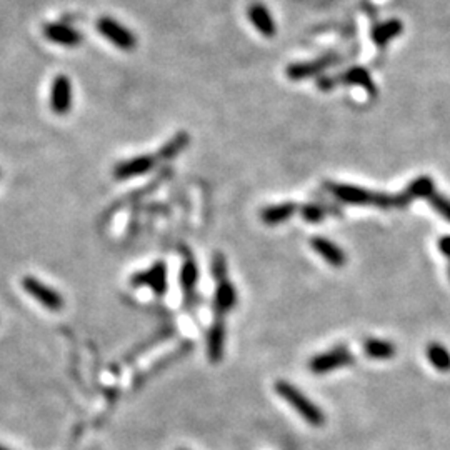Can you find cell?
Segmentation results:
<instances>
[{
    "instance_id": "6da1fadb",
    "label": "cell",
    "mask_w": 450,
    "mask_h": 450,
    "mask_svg": "<svg viewBox=\"0 0 450 450\" xmlns=\"http://www.w3.org/2000/svg\"><path fill=\"white\" fill-rule=\"evenodd\" d=\"M276 392L279 397H282L293 410L297 412L307 424H310L312 427H322L325 424V415L314 402L302 394L297 387H293L292 383L286 381H281L276 383Z\"/></svg>"
},
{
    "instance_id": "7a4b0ae2",
    "label": "cell",
    "mask_w": 450,
    "mask_h": 450,
    "mask_svg": "<svg viewBox=\"0 0 450 450\" xmlns=\"http://www.w3.org/2000/svg\"><path fill=\"white\" fill-rule=\"evenodd\" d=\"M97 30L99 34L117 47V49L124 52H132L137 47V37L134 32L129 30L125 26H122L120 22H117L112 17H101L97 21Z\"/></svg>"
},
{
    "instance_id": "3957f363",
    "label": "cell",
    "mask_w": 450,
    "mask_h": 450,
    "mask_svg": "<svg viewBox=\"0 0 450 450\" xmlns=\"http://www.w3.org/2000/svg\"><path fill=\"white\" fill-rule=\"evenodd\" d=\"M22 288L26 291L32 298H35L40 305H44L49 310H60L64 307V298L59 292L54 288L45 286L35 277H23L22 279Z\"/></svg>"
},
{
    "instance_id": "277c9868",
    "label": "cell",
    "mask_w": 450,
    "mask_h": 450,
    "mask_svg": "<svg viewBox=\"0 0 450 450\" xmlns=\"http://www.w3.org/2000/svg\"><path fill=\"white\" fill-rule=\"evenodd\" d=\"M130 283L135 288L139 287H150L154 293L162 296L167 292V265L164 262H155L152 267L144 270V272H137L132 276Z\"/></svg>"
},
{
    "instance_id": "5b68a950",
    "label": "cell",
    "mask_w": 450,
    "mask_h": 450,
    "mask_svg": "<svg viewBox=\"0 0 450 450\" xmlns=\"http://www.w3.org/2000/svg\"><path fill=\"white\" fill-rule=\"evenodd\" d=\"M50 108L57 116H67L72 108V82L67 75H57L52 82Z\"/></svg>"
},
{
    "instance_id": "8992f818",
    "label": "cell",
    "mask_w": 450,
    "mask_h": 450,
    "mask_svg": "<svg viewBox=\"0 0 450 450\" xmlns=\"http://www.w3.org/2000/svg\"><path fill=\"white\" fill-rule=\"evenodd\" d=\"M352 362V354L347 347H335L329 352L317 355L310 360V371L314 373H325Z\"/></svg>"
},
{
    "instance_id": "52a82bcc",
    "label": "cell",
    "mask_w": 450,
    "mask_h": 450,
    "mask_svg": "<svg viewBox=\"0 0 450 450\" xmlns=\"http://www.w3.org/2000/svg\"><path fill=\"white\" fill-rule=\"evenodd\" d=\"M42 34L47 40L54 42L57 45L62 47H77L82 44L84 37L77 28L67 26V23L49 22L42 27Z\"/></svg>"
},
{
    "instance_id": "ba28073f",
    "label": "cell",
    "mask_w": 450,
    "mask_h": 450,
    "mask_svg": "<svg viewBox=\"0 0 450 450\" xmlns=\"http://www.w3.org/2000/svg\"><path fill=\"white\" fill-rule=\"evenodd\" d=\"M334 64H337V55L330 54V55L322 57V59L319 60H314V62H305V64L300 62V64L288 65L286 74L291 80H304V79L315 77V75L322 74L325 69H329L330 65Z\"/></svg>"
},
{
    "instance_id": "9c48e42d",
    "label": "cell",
    "mask_w": 450,
    "mask_h": 450,
    "mask_svg": "<svg viewBox=\"0 0 450 450\" xmlns=\"http://www.w3.org/2000/svg\"><path fill=\"white\" fill-rule=\"evenodd\" d=\"M247 17L252 22V26L257 28L259 34L265 37V39H272L277 32V26L274 22L272 13L269 12V9L260 2L250 4L247 9Z\"/></svg>"
},
{
    "instance_id": "30bf717a",
    "label": "cell",
    "mask_w": 450,
    "mask_h": 450,
    "mask_svg": "<svg viewBox=\"0 0 450 450\" xmlns=\"http://www.w3.org/2000/svg\"><path fill=\"white\" fill-rule=\"evenodd\" d=\"M155 160H157V157H152V155H139V157L125 160V162L116 165V169H113V177L118 180H125L150 172V170L155 167Z\"/></svg>"
},
{
    "instance_id": "8fae6325",
    "label": "cell",
    "mask_w": 450,
    "mask_h": 450,
    "mask_svg": "<svg viewBox=\"0 0 450 450\" xmlns=\"http://www.w3.org/2000/svg\"><path fill=\"white\" fill-rule=\"evenodd\" d=\"M225 322L217 320L212 324L207 334V357L210 362H220L224 359V350H225Z\"/></svg>"
},
{
    "instance_id": "7c38bea8",
    "label": "cell",
    "mask_w": 450,
    "mask_h": 450,
    "mask_svg": "<svg viewBox=\"0 0 450 450\" xmlns=\"http://www.w3.org/2000/svg\"><path fill=\"white\" fill-rule=\"evenodd\" d=\"M296 210L297 206L291 202L279 203V206H269L260 212V220H262L265 225H279L283 224L287 219H291V217L296 214Z\"/></svg>"
},
{
    "instance_id": "4fadbf2b",
    "label": "cell",
    "mask_w": 450,
    "mask_h": 450,
    "mask_svg": "<svg viewBox=\"0 0 450 450\" xmlns=\"http://www.w3.org/2000/svg\"><path fill=\"white\" fill-rule=\"evenodd\" d=\"M237 291L235 287L232 286L229 281L219 282V287H217L215 292V300H214V307L215 312L219 315H224L227 312L232 310L237 304Z\"/></svg>"
},
{
    "instance_id": "5bb4252c",
    "label": "cell",
    "mask_w": 450,
    "mask_h": 450,
    "mask_svg": "<svg viewBox=\"0 0 450 450\" xmlns=\"http://www.w3.org/2000/svg\"><path fill=\"white\" fill-rule=\"evenodd\" d=\"M312 247L317 254H320L327 264L332 267H342L345 264V254L337 245L325 239H312Z\"/></svg>"
},
{
    "instance_id": "9a60e30c",
    "label": "cell",
    "mask_w": 450,
    "mask_h": 450,
    "mask_svg": "<svg viewBox=\"0 0 450 450\" xmlns=\"http://www.w3.org/2000/svg\"><path fill=\"white\" fill-rule=\"evenodd\" d=\"M189 140H191V137H189L187 132H179L177 135H174L172 139L167 142V144L162 145V149L159 150L157 159L170 160V159L177 157V155L182 152L184 149H187Z\"/></svg>"
},
{
    "instance_id": "2e32d148",
    "label": "cell",
    "mask_w": 450,
    "mask_h": 450,
    "mask_svg": "<svg viewBox=\"0 0 450 450\" xmlns=\"http://www.w3.org/2000/svg\"><path fill=\"white\" fill-rule=\"evenodd\" d=\"M364 350H366L367 357L372 359H392L395 354V347L387 340L378 339H369L364 342Z\"/></svg>"
},
{
    "instance_id": "e0dca14e",
    "label": "cell",
    "mask_w": 450,
    "mask_h": 450,
    "mask_svg": "<svg viewBox=\"0 0 450 450\" xmlns=\"http://www.w3.org/2000/svg\"><path fill=\"white\" fill-rule=\"evenodd\" d=\"M400 32H402L400 21H388L373 28L372 39L377 45H386L388 40L394 39V37L399 35Z\"/></svg>"
},
{
    "instance_id": "ac0fdd59",
    "label": "cell",
    "mask_w": 450,
    "mask_h": 450,
    "mask_svg": "<svg viewBox=\"0 0 450 450\" xmlns=\"http://www.w3.org/2000/svg\"><path fill=\"white\" fill-rule=\"evenodd\" d=\"M427 357L430 360V364H432L439 372L450 371V352L440 344L430 345L427 349Z\"/></svg>"
},
{
    "instance_id": "d6986e66",
    "label": "cell",
    "mask_w": 450,
    "mask_h": 450,
    "mask_svg": "<svg viewBox=\"0 0 450 450\" xmlns=\"http://www.w3.org/2000/svg\"><path fill=\"white\" fill-rule=\"evenodd\" d=\"M198 282V267L192 259H187L180 269V283L186 292H191L196 288Z\"/></svg>"
},
{
    "instance_id": "ffe728a7",
    "label": "cell",
    "mask_w": 450,
    "mask_h": 450,
    "mask_svg": "<svg viewBox=\"0 0 450 450\" xmlns=\"http://www.w3.org/2000/svg\"><path fill=\"white\" fill-rule=\"evenodd\" d=\"M344 80H345V82H349V84L362 85L364 89H367L369 92H372V94L376 92V89H373L372 79L369 77V74H367L364 69H352V70H349V72L345 74Z\"/></svg>"
},
{
    "instance_id": "44dd1931",
    "label": "cell",
    "mask_w": 450,
    "mask_h": 450,
    "mask_svg": "<svg viewBox=\"0 0 450 450\" xmlns=\"http://www.w3.org/2000/svg\"><path fill=\"white\" fill-rule=\"evenodd\" d=\"M407 193H409L410 198L422 197V196H432V193H434L432 180H430L429 177L419 179L417 182L412 184V186L409 187V191H407Z\"/></svg>"
},
{
    "instance_id": "7402d4cb",
    "label": "cell",
    "mask_w": 450,
    "mask_h": 450,
    "mask_svg": "<svg viewBox=\"0 0 450 450\" xmlns=\"http://www.w3.org/2000/svg\"><path fill=\"white\" fill-rule=\"evenodd\" d=\"M212 276L217 282L227 281V260L222 254H215L212 260Z\"/></svg>"
},
{
    "instance_id": "603a6c76",
    "label": "cell",
    "mask_w": 450,
    "mask_h": 450,
    "mask_svg": "<svg viewBox=\"0 0 450 450\" xmlns=\"http://www.w3.org/2000/svg\"><path fill=\"white\" fill-rule=\"evenodd\" d=\"M429 198H430V203H432L435 210H437L440 215L445 217V219L450 222V201L437 196V193H432V196H429Z\"/></svg>"
},
{
    "instance_id": "cb8c5ba5",
    "label": "cell",
    "mask_w": 450,
    "mask_h": 450,
    "mask_svg": "<svg viewBox=\"0 0 450 450\" xmlns=\"http://www.w3.org/2000/svg\"><path fill=\"white\" fill-rule=\"evenodd\" d=\"M302 215H304V219L307 222L317 224V222H320L322 219H324L325 210L319 206H307V207L302 208Z\"/></svg>"
},
{
    "instance_id": "d4e9b609",
    "label": "cell",
    "mask_w": 450,
    "mask_h": 450,
    "mask_svg": "<svg viewBox=\"0 0 450 450\" xmlns=\"http://www.w3.org/2000/svg\"><path fill=\"white\" fill-rule=\"evenodd\" d=\"M440 249H442L444 254L450 255V237H447V239H444L442 242H440Z\"/></svg>"
},
{
    "instance_id": "484cf974",
    "label": "cell",
    "mask_w": 450,
    "mask_h": 450,
    "mask_svg": "<svg viewBox=\"0 0 450 450\" xmlns=\"http://www.w3.org/2000/svg\"><path fill=\"white\" fill-rule=\"evenodd\" d=\"M0 450H7L6 447H2V445H0Z\"/></svg>"
}]
</instances>
